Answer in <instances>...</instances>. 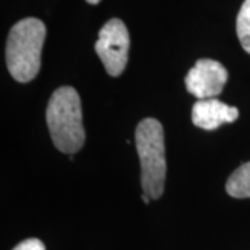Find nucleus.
<instances>
[{
    "label": "nucleus",
    "instance_id": "nucleus-1",
    "mask_svg": "<svg viewBox=\"0 0 250 250\" xmlns=\"http://www.w3.org/2000/svg\"><path fill=\"white\" fill-rule=\"evenodd\" d=\"M46 123L54 146L60 152L72 154L83 146L85 129L81 99L72 86L54 90L46 110Z\"/></svg>",
    "mask_w": 250,
    "mask_h": 250
},
{
    "label": "nucleus",
    "instance_id": "nucleus-2",
    "mask_svg": "<svg viewBox=\"0 0 250 250\" xmlns=\"http://www.w3.org/2000/svg\"><path fill=\"white\" fill-rule=\"evenodd\" d=\"M45 38V24L38 18H24L11 28L6 45V62L14 80L29 82L38 75Z\"/></svg>",
    "mask_w": 250,
    "mask_h": 250
},
{
    "label": "nucleus",
    "instance_id": "nucleus-3",
    "mask_svg": "<svg viewBox=\"0 0 250 250\" xmlns=\"http://www.w3.org/2000/svg\"><path fill=\"white\" fill-rule=\"evenodd\" d=\"M135 145L141 160V181L143 193L159 199L166 182V147L163 125L156 118L142 120L135 132Z\"/></svg>",
    "mask_w": 250,
    "mask_h": 250
},
{
    "label": "nucleus",
    "instance_id": "nucleus-4",
    "mask_svg": "<svg viewBox=\"0 0 250 250\" xmlns=\"http://www.w3.org/2000/svg\"><path fill=\"white\" fill-rule=\"evenodd\" d=\"M95 50L111 77L123 74L128 62L129 34L120 18H111L102 27Z\"/></svg>",
    "mask_w": 250,
    "mask_h": 250
},
{
    "label": "nucleus",
    "instance_id": "nucleus-5",
    "mask_svg": "<svg viewBox=\"0 0 250 250\" xmlns=\"http://www.w3.org/2000/svg\"><path fill=\"white\" fill-rule=\"evenodd\" d=\"M227 81L228 71L221 62L200 59L188 72L185 85L188 92L197 99H211L223 92Z\"/></svg>",
    "mask_w": 250,
    "mask_h": 250
},
{
    "label": "nucleus",
    "instance_id": "nucleus-6",
    "mask_svg": "<svg viewBox=\"0 0 250 250\" xmlns=\"http://www.w3.org/2000/svg\"><path fill=\"white\" fill-rule=\"evenodd\" d=\"M238 117V108L213 98L199 99L192 108V123L206 131H213L221 124L233 123Z\"/></svg>",
    "mask_w": 250,
    "mask_h": 250
},
{
    "label": "nucleus",
    "instance_id": "nucleus-7",
    "mask_svg": "<svg viewBox=\"0 0 250 250\" xmlns=\"http://www.w3.org/2000/svg\"><path fill=\"white\" fill-rule=\"evenodd\" d=\"M227 193L236 199L250 197V161L233 171L227 181Z\"/></svg>",
    "mask_w": 250,
    "mask_h": 250
},
{
    "label": "nucleus",
    "instance_id": "nucleus-8",
    "mask_svg": "<svg viewBox=\"0 0 250 250\" xmlns=\"http://www.w3.org/2000/svg\"><path fill=\"white\" fill-rule=\"evenodd\" d=\"M236 34L242 47L250 54V0H245L236 18Z\"/></svg>",
    "mask_w": 250,
    "mask_h": 250
},
{
    "label": "nucleus",
    "instance_id": "nucleus-9",
    "mask_svg": "<svg viewBox=\"0 0 250 250\" xmlns=\"http://www.w3.org/2000/svg\"><path fill=\"white\" fill-rule=\"evenodd\" d=\"M13 250H46L45 245L36 238H31V239H25L21 243H18L17 246Z\"/></svg>",
    "mask_w": 250,
    "mask_h": 250
},
{
    "label": "nucleus",
    "instance_id": "nucleus-10",
    "mask_svg": "<svg viewBox=\"0 0 250 250\" xmlns=\"http://www.w3.org/2000/svg\"><path fill=\"white\" fill-rule=\"evenodd\" d=\"M142 199H143V203H145V205H149V202H150V197L147 196V195H145V193H143Z\"/></svg>",
    "mask_w": 250,
    "mask_h": 250
},
{
    "label": "nucleus",
    "instance_id": "nucleus-11",
    "mask_svg": "<svg viewBox=\"0 0 250 250\" xmlns=\"http://www.w3.org/2000/svg\"><path fill=\"white\" fill-rule=\"evenodd\" d=\"M86 1H88V3H90V4H98L100 0H86Z\"/></svg>",
    "mask_w": 250,
    "mask_h": 250
}]
</instances>
